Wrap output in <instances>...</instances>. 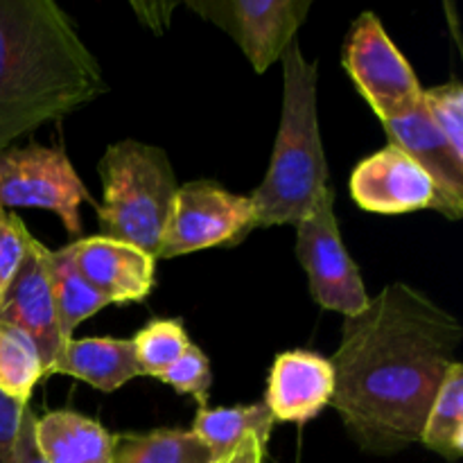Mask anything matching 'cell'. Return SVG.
<instances>
[{
	"instance_id": "6da1fadb",
	"label": "cell",
	"mask_w": 463,
	"mask_h": 463,
	"mask_svg": "<svg viewBox=\"0 0 463 463\" xmlns=\"http://www.w3.org/2000/svg\"><path fill=\"white\" fill-rule=\"evenodd\" d=\"M459 321L405 283H392L357 317H346L333 355L330 405L369 455L419 443L434 396L457 362Z\"/></svg>"
},
{
	"instance_id": "7a4b0ae2",
	"label": "cell",
	"mask_w": 463,
	"mask_h": 463,
	"mask_svg": "<svg viewBox=\"0 0 463 463\" xmlns=\"http://www.w3.org/2000/svg\"><path fill=\"white\" fill-rule=\"evenodd\" d=\"M107 90L102 71L52 0H0V152Z\"/></svg>"
},
{
	"instance_id": "3957f363",
	"label": "cell",
	"mask_w": 463,
	"mask_h": 463,
	"mask_svg": "<svg viewBox=\"0 0 463 463\" xmlns=\"http://www.w3.org/2000/svg\"><path fill=\"white\" fill-rule=\"evenodd\" d=\"M283 111L269 170L249 194L253 229L298 224L328 188V163L317 116L319 63L306 61L301 45L289 43L283 57Z\"/></svg>"
},
{
	"instance_id": "277c9868",
	"label": "cell",
	"mask_w": 463,
	"mask_h": 463,
	"mask_svg": "<svg viewBox=\"0 0 463 463\" xmlns=\"http://www.w3.org/2000/svg\"><path fill=\"white\" fill-rule=\"evenodd\" d=\"M98 172L104 185L99 235L131 244L156 260L179 190L167 154L154 145L122 140L104 152Z\"/></svg>"
},
{
	"instance_id": "5b68a950",
	"label": "cell",
	"mask_w": 463,
	"mask_h": 463,
	"mask_svg": "<svg viewBox=\"0 0 463 463\" xmlns=\"http://www.w3.org/2000/svg\"><path fill=\"white\" fill-rule=\"evenodd\" d=\"M344 68L380 120L405 116L423 99L414 68L375 14L364 12L344 43Z\"/></svg>"
},
{
	"instance_id": "8992f818",
	"label": "cell",
	"mask_w": 463,
	"mask_h": 463,
	"mask_svg": "<svg viewBox=\"0 0 463 463\" xmlns=\"http://www.w3.org/2000/svg\"><path fill=\"white\" fill-rule=\"evenodd\" d=\"M297 258L307 271L310 294L319 307L357 317L369 307L360 267L348 256L335 217V190L326 188L306 220L297 224Z\"/></svg>"
},
{
	"instance_id": "52a82bcc",
	"label": "cell",
	"mask_w": 463,
	"mask_h": 463,
	"mask_svg": "<svg viewBox=\"0 0 463 463\" xmlns=\"http://www.w3.org/2000/svg\"><path fill=\"white\" fill-rule=\"evenodd\" d=\"M81 202L95 203L63 149L7 147L0 152V206L48 208L66 231L80 235Z\"/></svg>"
},
{
	"instance_id": "ba28073f",
	"label": "cell",
	"mask_w": 463,
	"mask_h": 463,
	"mask_svg": "<svg viewBox=\"0 0 463 463\" xmlns=\"http://www.w3.org/2000/svg\"><path fill=\"white\" fill-rule=\"evenodd\" d=\"M251 231V199L229 193L213 181H190L176 190L156 258L235 244Z\"/></svg>"
},
{
	"instance_id": "9c48e42d",
	"label": "cell",
	"mask_w": 463,
	"mask_h": 463,
	"mask_svg": "<svg viewBox=\"0 0 463 463\" xmlns=\"http://www.w3.org/2000/svg\"><path fill=\"white\" fill-rule=\"evenodd\" d=\"M242 48L253 71H269L279 61L306 21L310 0H206L188 3Z\"/></svg>"
},
{
	"instance_id": "30bf717a",
	"label": "cell",
	"mask_w": 463,
	"mask_h": 463,
	"mask_svg": "<svg viewBox=\"0 0 463 463\" xmlns=\"http://www.w3.org/2000/svg\"><path fill=\"white\" fill-rule=\"evenodd\" d=\"M0 321L16 326L34 339L43 362V378L59 357L63 342L48 276V249L30 235L21 265L0 297Z\"/></svg>"
},
{
	"instance_id": "8fae6325",
	"label": "cell",
	"mask_w": 463,
	"mask_h": 463,
	"mask_svg": "<svg viewBox=\"0 0 463 463\" xmlns=\"http://www.w3.org/2000/svg\"><path fill=\"white\" fill-rule=\"evenodd\" d=\"M351 197L369 213L402 215L432 208L434 185L414 158L389 143L353 170Z\"/></svg>"
},
{
	"instance_id": "7c38bea8",
	"label": "cell",
	"mask_w": 463,
	"mask_h": 463,
	"mask_svg": "<svg viewBox=\"0 0 463 463\" xmlns=\"http://www.w3.org/2000/svg\"><path fill=\"white\" fill-rule=\"evenodd\" d=\"M384 131L396 147L414 158L434 185V211L448 220L463 213V161L452 154L441 131L430 118L423 99L414 111L384 120Z\"/></svg>"
},
{
	"instance_id": "4fadbf2b",
	"label": "cell",
	"mask_w": 463,
	"mask_h": 463,
	"mask_svg": "<svg viewBox=\"0 0 463 463\" xmlns=\"http://www.w3.org/2000/svg\"><path fill=\"white\" fill-rule=\"evenodd\" d=\"M77 271L86 283L111 303L143 301L154 288V258L131 244L95 238L72 242Z\"/></svg>"
},
{
	"instance_id": "5bb4252c",
	"label": "cell",
	"mask_w": 463,
	"mask_h": 463,
	"mask_svg": "<svg viewBox=\"0 0 463 463\" xmlns=\"http://www.w3.org/2000/svg\"><path fill=\"white\" fill-rule=\"evenodd\" d=\"M335 373L326 357L310 351L276 355L265 405L274 420L303 425L317 419L333 401Z\"/></svg>"
},
{
	"instance_id": "9a60e30c",
	"label": "cell",
	"mask_w": 463,
	"mask_h": 463,
	"mask_svg": "<svg viewBox=\"0 0 463 463\" xmlns=\"http://www.w3.org/2000/svg\"><path fill=\"white\" fill-rule=\"evenodd\" d=\"M63 373L99 392H116L140 375L131 339L86 337L71 339L45 375Z\"/></svg>"
},
{
	"instance_id": "2e32d148",
	"label": "cell",
	"mask_w": 463,
	"mask_h": 463,
	"mask_svg": "<svg viewBox=\"0 0 463 463\" xmlns=\"http://www.w3.org/2000/svg\"><path fill=\"white\" fill-rule=\"evenodd\" d=\"M34 437L45 463H111L113 459L116 437L77 411H50L36 419Z\"/></svg>"
},
{
	"instance_id": "e0dca14e",
	"label": "cell",
	"mask_w": 463,
	"mask_h": 463,
	"mask_svg": "<svg viewBox=\"0 0 463 463\" xmlns=\"http://www.w3.org/2000/svg\"><path fill=\"white\" fill-rule=\"evenodd\" d=\"M274 416L265 402L238 407H215V410H199L197 419L190 432L211 450L215 463L229 461V457L238 450L242 441L249 437L258 439L262 448H267Z\"/></svg>"
},
{
	"instance_id": "ac0fdd59",
	"label": "cell",
	"mask_w": 463,
	"mask_h": 463,
	"mask_svg": "<svg viewBox=\"0 0 463 463\" xmlns=\"http://www.w3.org/2000/svg\"><path fill=\"white\" fill-rule=\"evenodd\" d=\"M48 276L54 310H57L59 333H61L63 342H71L77 326L93 317L95 312L104 310L109 303L77 271L72 244L57 249V251H48Z\"/></svg>"
},
{
	"instance_id": "d6986e66",
	"label": "cell",
	"mask_w": 463,
	"mask_h": 463,
	"mask_svg": "<svg viewBox=\"0 0 463 463\" xmlns=\"http://www.w3.org/2000/svg\"><path fill=\"white\" fill-rule=\"evenodd\" d=\"M111 463H215L211 450L190 430L118 434Z\"/></svg>"
},
{
	"instance_id": "ffe728a7",
	"label": "cell",
	"mask_w": 463,
	"mask_h": 463,
	"mask_svg": "<svg viewBox=\"0 0 463 463\" xmlns=\"http://www.w3.org/2000/svg\"><path fill=\"white\" fill-rule=\"evenodd\" d=\"M419 443L448 461L463 455V364L455 362L448 369L432 407L425 419Z\"/></svg>"
},
{
	"instance_id": "44dd1931",
	"label": "cell",
	"mask_w": 463,
	"mask_h": 463,
	"mask_svg": "<svg viewBox=\"0 0 463 463\" xmlns=\"http://www.w3.org/2000/svg\"><path fill=\"white\" fill-rule=\"evenodd\" d=\"M43 378V362L34 339L16 326L0 321V393L30 405L36 383Z\"/></svg>"
},
{
	"instance_id": "7402d4cb",
	"label": "cell",
	"mask_w": 463,
	"mask_h": 463,
	"mask_svg": "<svg viewBox=\"0 0 463 463\" xmlns=\"http://www.w3.org/2000/svg\"><path fill=\"white\" fill-rule=\"evenodd\" d=\"M140 375L161 378L190 346L181 319H154L131 339Z\"/></svg>"
},
{
	"instance_id": "603a6c76",
	"label": "cell",
	"mask_w": 463,
	"mask_h": 463,
	"mask_svg": "<svg viewBox=\"0 0 463 463\" xmlns=\"http://www.w3.org/2000/svg\"><path fill=\"white\" fill-rule=\"evenodd\" d=\"M423 104L452 154L463 161V86L459 81L423 90Z\"/></svg>"
},
{
	"instance_id": "cb8c5ba5",
	"label": "cell",
	"mask_w": 463,
	"mask_h": 463,
	"mask_svg": "<svg viewBox=\"0 0 463 463\" xmlns=\"http://www.w3.org/2000/svg\"><path fill=\"white\" fill-rule=\"evenodd\" d=\"M161 383L170 384L179 393H188L199 402V410H203L208 402V392L213 384L211 362L199 351L194 344H190L188 351L161 375Z\"/></svg>"
},
{
	"instance_id": "d4e9b609",
	"label": "cell",
	"mask_w": 463,
	"mask_h": 463,
	"mask_svg": "<svg viewBox=\"0 0 463 463\" xmlns=\"http://www.w3.org/2000/svg\"><path fill=\"white\" fill-rule=\"evenodd\" d=\"M27 240H30V231L25 229L21 217L0 206V297L12 283L14 274L25 256Z\"/></svg>"
},
{
	"instance_id": "484cf974",
	"label": "cell",
	"mask_w": 463,
	"mask_h": 463,
	"mask_svg": "<svg viewBox=\"0 0 463 463\" xmlns=\"http://www.w3.org/2000/svg\"><path fill=\"white\" fill-rule=\"evenodd\" d=\"M27 405L0 393V463H16L18 432Z\"/></svg>"
},
{
	"instance_id": "4316f807",
	"label": "cell",
	"mask_w": 463,
	"mask_h": 463,
	"mask_svg": "<svg viewBox=\"0 0 463 463\" xmlns=\"http://www.w3.org/2000/svg\"><path fill=\"white\" fill-rule=\"evenodd\" d=\"M34 428H36V416L34 411L30 410V405H27L21 419V432H18L16 463H45V459L39 452V446H36Z\"/></svg>"
},
{
	"instance_id": "83f0119b",
	"label": "cell",
	"mask_w": 463,
	"mask_h": 463,
	"mask_svg": "<svg viewBox=\"0 0 463 463\" xmlns=\"http://www.w3.org/2000/svg\"><path fill=\"white\" fill-rule=\"evenodd\" d=\"M265 455H267V448H262L258 443V439L249 437L247 441H242L238 446V450L229 457L226 463H265Z\"/></svg>"
},
{
	"instance_id": "f1b7e54d",
	"label": "cell",
	"mask_w": 463,
	"mask_h": 463,
	"mask_svg": "<svg viewBox=\"0 0 463 463\" xmlns=\"http://www.w3.org/2000/svg\"><path fill=\"white\" fill-rule=\"evenodd\" d=\"M143 7L149 9V12H152V16H158V12H172V9H175V5L172 3H152V5H143ZM165 16H170V14H163L161 18H149L147 25L152 27L154 32H161L163 27L167 25V21H170V18H165Z\"/></svg>"
},
{
	"instance_id": "f546056e",
	"label": "cell",
	"mask_w": 463,
	"mask_h": 463,
	"mask_svg": "<svg viewBox=\"0 0 463 463\" xmlns=\"http://www.w3.org/2000/svg\"><path fill=\"white\" fill-rule=\"evenodd\" d=\"M224 463H226V461H224Z\"/></svg>"
}]
</instances>
